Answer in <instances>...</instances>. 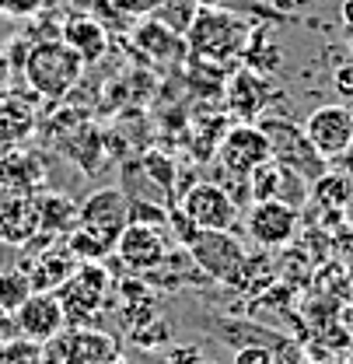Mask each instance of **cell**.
I'll use <instances>...</instances> for the list:
<instances>
[{
    "label": "cell",
    "instance_id": "20",
    "mask_svg": "<svg viewBox=\"0 0 353 364\" xmlns=\"http://www.w3.org/2000/svg\"><path fill=\"white\" fill-rule=\"evenodd\" d=\"M36 214H39V228L45 231H70V225H77V203H70L63 193H45L36 196Z\"/></svg>",
    "mask_w": 353,
    "mask_h": 364
},
{
    "label": "cell",
    "instance_id": "35",
    "mask_svg": "<svg viewBox=\"0 0 353 364\" xmlns=\"http://www.w3.org/2000/svg\"><path fill=\"white\" fill-rule=\"evenodd\" d=\"M7 200H11V196H7V193L0 189V218H4V210H7Z\"/></svg>",
    "mask_w": 353,
    "mask_h": 364
},
{
    "label": "cell",
    "instance_id": "29",
    "mask_svg": "<svg viewBox=\"0 0 353 364\" xmlns=\"http://www.w3.org/2000/svg\"><path fill=\"white\" fill-rule=\"evenodd\" d=\"M332 85H336V91H340L343 98H350V102H353V63L336 67V74H332Z\"/></svg>",
    "mask_w": 353,
    "mask_h": 364
},
{
    "label": "cell",
    "instance_id": "11",
    "mask_svg": "<svg viewBox=\"0 0 353 364\" xmlns=\"http://www.w3.org/2000/svg\"><path fill=\"white\" fill-rule=\"evenodd\" d=\"M14 322H18V336L32 340L39 347H45L49 340H56L67 329V316H63L56 291H32L25 298V305L14 312Z\"/></svg>",
    "mask_w": 353,
    "mask_h": 364
},
{
    "label": "cell",
    "instance_id": "2",
    "mask_svg": "<svg viewBox=\"0 0 353 364\" xmlns=\"http://www.w3.org/2000/svg\"><path fill=\"white\" fill-rule=\"evenodd\" d=\"M85 74V60L63 43V39H43L25 49V81L39 98L60 102L67 98Z\"/></svg>",
    "mask_w": 353,
    "mask_h": 364
},
{
    "label": "cell",
    "instance_id": "28",
    "mask_svg": "<svg viewBox=\"0 0 353 364\" xmlns=\"http://www.w3.org/2000/svg\"><path fill=\"white\" fill-rule=\"evenodd\" d=\"M165 364H207V358H203V350H200L196 343H175V347L168 350Z\"/></svg>",
    "mask_w": 353,
    "mask_h": 364
},
{
    "label": "cell",
    "instance_id": "10",
    "mask_svg": "<svg viewBox=\"0 0 353 364\" xmlns=\"http://www.w3.org/2000/svg\"><path fill=\"white\" fill-rule=\"evenodd\" d=\"M77 225L116 242L123 228L130 225V196L119 186H102L77 207Z\"/></svg>",
    "mask_w": 353,
    "mask_h": 364
},
{
    "label": "cell",
    "instance_id": "8",
    "mask_svg": "<svg viewBox=\"0 0 353 364\" xmlns=\"http://www.w3.org/2000/svg\"><path fill=\"white\" fill-rule=\"evenodd\" d=\"M301 228V214L298 207L283 203V200H256L249 218H245V231L259 249H283L294 242Z\"/></svg>",
    "mask_w": 353,
    "mask_h": 364
},
{
    "label": "cell",
    "instance_id": "13",
    "mask_svg": "<svg viewBox=\"0 0 353 364\" xmlns=\"http://www.w3.org/2000/svg\"><path fill=\"white\" fill-rule=\"evenodd\" d=\"M269 98H273L269 81H266L259 70H252V67L238 70V74L227 77V85H224V102H227L231 116H238L241 123H256L266 112Z\"/></svg>",
    "mask_w": 353,
    "mask_h": 364
},
{
    "label": "cell",
    "instance_id": "24",
    "mask_svg": "<svg viewBox=\"0 0 353 364\" xmlns=\"http://www.w3.org/2000/svg\"><path fill=\"white\" fill-rule=\"evenodd\" d=\"M32 291H36V287H32V277H28V273H21V270L0 273V309H4V312L14 316Z\"/></svg>",
    "mask_w": 353,
    "mask_h": 364
},
{
    "label": "cell",
    "instance_id": "34",
    "mask_svg": "<svg viewBox=\"0 0 353 364\" xmlns=\"http://www.w3.org/2000/svg\"><path fill=\"white\" fill-rule=\"evenodd\" d=\"M231 0H196V7H227Z\"/></svg>",
    "mask_w": 353,
    "mask_h": 364
},
{
    "label": "cell",
    "instance_id": "12",
    "mask_svg": "<svg viewBox=\"0 0 353 364\" xmlns=\"http://www.w3.org/2000/svg\"><path fill=\"white\" fill-rule=\"evenodd\" d=\"M116 256H119L133 273H151L154 267L165 263L168 242H165L161 228L130 221V225L123 228V235L116 238Z\"/></svg>",
    "mask_w": 353,
    "mask_h": 364
},
{
    "label": "cell",
    "instance_id": "9",
    "mask_svg": "<svg viewBox=\"0 0 353 364\" xmlns=\"http://www.w3.org/2000/svg\"><path fill=\"white\" fill-rule=\"evenodd\" d=\"M305 136L325 161H340L353 144V109L350 105H318L305 119Z\"/></svg>",
    "mask_w": 353,
    "mask_h": 364
},
{
    "label": "cell",
    "instance_id": "23",
    "mask_svg": "<svg viewBox=\"0 0 353 364\" xmlns=\"http://www.w3.org/2000/svg\"><path fill=\"white\" fill-rule=\"evenodd\" d=\"M249 193H252V203L256 200H280V193H283V165H276L273 158L263 161L249 176Z\"/></svg>",
    "mask_w": 353,
    "mask_h": 364
},
{
    "label": "cell",
    "instance_id": "15",
    "mask_svg": "<svg viewBox=\"0 0 353 364\" xmlns=\"http://www.w3.org/2000/svg\"><path fill=\"white\" fill-rule=\"evenodd\" d=\"M63 43L85 60V67H88V63H98V60L109 53V36H105L102 21H98V18H88V14H74V18L63 21Z\"/></svg>",
    "mask_w": 353,
    "mask_h": 364
},
{
    "label": "cell",
    "instance_id": "30",
    "mask_svg": "<svg viewBox=\"0 0 353 364\" xmlns=\"http://www.w3.org/2000/svg\"><path fill=\"white\" fill-rule=\"evenodd\" d=\"M43 7V0H0V11L7 14H36Z\"/></svg>",
    "mask_w": 353,
    "mask_h": 364
},
{
    "label": "cell",
    "instance_id": "5",
    "mask_svg": "<svg viewBox=\"0 0 353 364\" xmlns=\"http://www.w3.org/2000/svg\"><path fill=\"white\" fill-rule=\"evenodd\" d=\"M185 256L214 280L234 284L241 277V267L249 259L245 245L231 235V231H196L189 245H182Z\"/></svg>",
    "mask_w": 353,
    "mask_h": 364
},
{
    "label": "cell",
    "instance_id": "25",
    "mask_svg": "<svg viewBox=\"0 0 353 364\" xmlns=\"http://www.w3.org/2000/svg\"><path fill=\"white\" fill-rule=\"evenodd\" d=\"M140 165H143V172H147L151 179L175 200V165H172V158H168L165 151H147V154L140 158Z\"/></svg>",
    "mask_w": 353,
    "mask_h": 364
},
{
    "label": "cell",
    "instance_id": "27",
    "mask_svg": "<svg viewBox=\"0 0 353 364\" xmlns=\"http://www.w3.org/2000/svg\"><path fill=\"white\" fill-rule=\"evenodd\" d=\"M231 364H280V354L266 343H249L231 358Z\"/></svg>",
    "mask_w": 353,
    "mask_h": 364
},
{
    "label": "cell",
    "instance_id": "31",
    "mask_svg": "<svg viewBox=\"0 0 353 364\" xmlns=\"http://www.w3.org/2000/svg\"><path fill=\"white\" fill-rule=\"evenodd\" d=\"M161 4H165V0H119L123 11H151V14H154Z\"/></svg>",
    "mask_w": 353,
    "mask_h": 364
},
{
    "label": "cell",
    "instance_id": "21",
    "mask_svg": "<svg viewBox=\"0 0 353 364\" xmlns=\"http://www.w3.org/2000/svg\"><path fill=\"white\" fill-rule=\"evenodd\" d=\"M311 196L322 203V207H332V210H343V207H350L353 200V179L343 172V176H336V172H322L318 179L311 182Z\"/></svg>",
    "mask_w": 353,
    "mask_h": 364
},
{
    "label": "cell",
    "instance_id": "17",
    "mask_svg": "<svg viewBox=\"0 0 353 364\" xmlns=\"http://www.w3.org/2000/svg\"><path fill=\"white\" fill-rule=\"evenodd\" d=\"M133 39H136V46H140L147 56H154V60H178V53H189V49H185V36L172 32V28H168L165 21H158V18L140 21L136 32H133Z\"/></svg>",
    "mask_w": 353,
    "mask_h": 364
},
{
    "label": "cell",
    "instance_id": "26",
    "mask_svg": "<svg viewBox=\"0 0 353 364\" xmlns=\"http://www.w3.org/2000/svg\"><path fill=\"white\" fill-rule=\"evenodd\" d=\"M0 364H45V350L32 340H7L0 350Z\"/></svg>",
    "mask_w": 353,
    "mask_h": 364
},
{
    "label": "cell",
    "instance_id": "37",
    "mask_svg": "<svg viewBox=\"0 0 353 364\" xmlns=\"http://www.w3.org/2000/svg\"><path fill=\"white\" fill-rule=\"evenodd\" d=\"M298 364H308V361H298Z\"/></svg>",
    "mask_w": 353,
    "mask_h": 364
},
{
    "label": "cell",
    "instance_id": "33",
    "mask_svg": "<svg viewBox=\"0 0 353 364\" xmlns=\"http://www.w3.org/2000/svg\"><path fill=\"white\" fill-rule=\"evenodd\" d=\"M340 161H343V172H347V176H350V179H353V144H350V147H347V154H343Z\"/></svg>",
    "mask_w": 353,
    "mask_h": 364
},
{
    "label": "cell",
    "instance_id": "19",
    "mask_svg": "<svg viewBox=\"0 0 353 364\" xmlns=\"http://www.w3.org/2000/svg\"><path fill=\"white\" fill-rule=\"evenodd\" d=\"M36 127L32 102L25 95H7L0 102V144H21Z\"/></svg>",
    "mask_w": 353,
    "mask_h": 364
},
{
    "label": "cell",
    "instance_id": "16",
    "mask_svg": "<svg viewBox=\"0 0 353 364\" xmlns=\"http://www.w3.org/2000/svg\"><path fill=\"white\" fill-rule=\"evenodd\" d=\"M36 182H43V168L36 154L18 147L7 158H0V189L7 196H32Z\"/></svg>",
    "mask_w": 353,
    "mask_h": 364
},
{
    "label": "cell",
    "instance_id": "7",
    "mask_svg": "<svg viewBox=\"0 0 353 364\" xmlns=\"http://www.w3.org/2000/svg\"><path fill=\"white\" fill-rule=\"evenodd\" d=\"M182 214L200 231H231L238 221V200L224 189L221 182H196L178 200Z\"/></svg>",
    "mask_w": 353,
    "mask_h": 364
},
{
    "label": "cell",
    "instance_id": "4",
    "mask_svg": "<svg viewBox=\"0 0 353 364\" xmlns=\"http://www.w3.org/2000/svg\"><path fill=\"white\" fill-rule=\"evenodd\" d=\"M259 127L269 136V154H273L276 165L298 172L308 182H315L325 172V158L311 147V140L305 136V127H298L290 119H263Z\"/></svg>",
    "mask_w": 353,
    "mask_h": 364
},
{
    "label": "cell",
    "instance_id": "36",
    "mask_svg": "<svg viewBox=\"0 0 353 364\" xmlns=\"http://www.w3.org/2000/svg\"><path fill=\"white\" fill-rule=\"evenodd\" d=\"M350 358H353V343H350Z\"/></svg>",
    "mask_w": 353,
    "mask_h": 364
},
{
    "label": "cell",
    "instance_id": "3",
    "mask_svg": "<svg viewBox=\"0 0 353 364\" xmlns=\"http://www.w3.org/2000/svg\"><path fill=\"white\" fill-rule=\"evenodd\" d=\"M109 291H112V280H109L105 267L77 263V270L56 287V298L63 305L67 326H81V322H88V316H98L109 301Z\"/></svg>",
    "mask_w": 353,
    "mask_h": 364
},
{
    "label": "cell",
    "instance_id": "6",
    "mask_svg": "<svg viewBox=\"0 0 353 364\" xmlns=\"http://www.w3.org/2000/svg\"><path fill=\"white\" fill-rule=\"evenodd\" d=\"M269 136L259 123H234L217 144V161L231 179H249L263 161H269Z\"/></svg>",
    "mask_w": 353,
    "mask_h": 364
},
{
    "label": "cell",
    "instance_id": "32",
    "mask_svg": "<svg viewBox=\"0 0 353 364\" xmlns=\"http://www.w3.org/2000/svg\"><path fill=\"white\" fill-rule=\"evenodd\" d=\"M7 74H11V63H7V53H0V88L7 85Z\"/></svg>",
    "mask_w": 353,
    "mask_h": 364
},
{
    "label": "cell",
    "instance_id": "18",
    "mask_svg": "<svg viewBox=\"0 0 353 364\" xmlns=\"http://www.w3.org/2000/svg\"><path fill=\"white\" fill-rule=\"evenodd\" d=\"M39 231V214H36V196H11L7 210L0 218V235L14 245L28 242V235Z\"/></svg>",
    "mask_w": 353,
    "mask_h": 364
},
{
    "label": "cell",
    "instance_id": "1",
    "mask_svg": "<svg viewBox=\"0 0 353 364\" xmlns=\"http://www.w3.org/2000/svg\"><path fill=\"white\" fill-rule=\"evenodd\" d=\"M249 36H252L249 21L231 14L227 7H196V14L185 28V49H189V56L227 63L245 53Z\"/></svg>",
    "mask_w": 353,
    "mask_h": 364
},
{
    "label": "cell",
    "instance_id": "22",
    "mask_svg": "<svg viewBox=\"0 0 353 364\" xmlns=\"http://www.w3.org/2000/svg\"><path fill=\"white\" fill-rule=\"evenodd\" d=\"M67 249L74 252L77 263H98L109 252H116V242H109V238H102V235H94V231L77 225L74 231H67Z\"/></svg>",
    "mask_w": 353,
    "mask_h": 364
},
{
    "label": "cell",
    "instance_id": "14",
    "mask_svg": "<svg viewBox=\"0 0 353 364\" xmlns=\"http://www.w3.org/2000/svg\"><path fill=\"white\" fill-rule=\"evenodd\" d=\"M60 350V364H116L119 361V350H116V340L105 336L102 329H74V333H60L56 340Z\"/></svg>",
    "mask_w": 353,
    "mask_h": 364
}]
</instances>
